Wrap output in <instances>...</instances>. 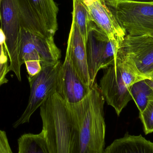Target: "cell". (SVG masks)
I'll use <instances>...</instances> for the list:
<instances>
[{
    "instance_id": "cell-11",
    "label": "cell",
    "mask_w": 153,
    "mask_h": 153,
    "mask_svg": "<svg viewBox=\"0 0 153 153\" xmlns=\"http://www.w3.org/2000/svg\"><path fill=\"white\" fill-rule=\"evenodd\" d=\"M91 88L81 80L71 61L65 56L59 72L56 93L68 104H75L88 95Z\"/></svg>"
},
{
    "instance_id": "cell-10",
    "label": "cell",
    "mask_w": 153,
    "mask_h": 153,
    "mask_svg": "<svg viewBox=\"0 0 153 153\" xmlns=\"http://www.w3.org/2000/svg\"><path fill=\"white\" fill-rule=\"evenodd\" d=\"M99 87L106 102L114 108L118 116L133 100L130 88L126 86L116 65L107 69L101 79Z\"/></svg>"
},
{
    "instance_id": "cell-15",
    "label": "cell",
    "mask_w": 153,
    "mask_h": 153,
    "mask_svg": "<svg viewBox=\"0 0 153 153\" xmlns=\"http://www.w3.org/2000/svg\"><path fill=\"white\" fill-rule=\"evenodd\" d=\"M118 68L127 87L130 88L136 83L144 80H151L150 76L141 73L132 59L118 50L115 64Z\"/></svg>"
},
{
    "instance_id": "cell-18",
    "label": "cell",
    "mask_w": 153,
    "mask_h": 153,
    "mask_svg": "<svg viewBox=\"0 0 153 153\" xmlns=\"http://www.w3.org/2000/svg\"><path fill=\"white\" fill-rule=\"evenodd\" d=\"M9 57L5 45V36L0 27V86L7 83L6 77L9 70Z\"/></svg>"
},
{
    "instance_id": "cell-1",
    "label": "cell",
    "mask_w": 153,
    "mask_h": 153,
    "mask_svg": "<svg viewBox=\"0 0 153 153\" xmlns=\"http://www.w3.org/2000/svg\"><path fill=\"white\" fill-rule=\"evenodd\" d=\"M105 100L96 82L88 95L78 103L68 104L78 125L74 153H104Z\"/></svg>"
},
{
    "instance_id": "cell-4",
    "label": "cell",
    "mask_w": 153,
    "mask_h": 153,
    "mask_svg": "<svg viewBox=\"0 0 153 153\" xmlns=\"http://www.w3.org/2000/svg\"><path fill=\"white\" fill-rule=\"evenodd\" d=\"M62 64L60 61L42 66L36 76L28 77L30 95L26 109L13 124L14 128L29 122L30 117L50 96L57 92L58 77Z\"/></svg>"
},
{
    "instance_id": "cell-20",
    "label": "cell",
    "mask_w": 153,
    "mask_h": 153,
    "mask_svg": "<svg viewBox=\"0 0 153 153\" xmlns=\"http://www.w3.org/2000/svg\"><path fill=\"white\" fill-rule=\"evenodd\" d=\"M0 153H13L5 131L0 130Z\"/></svg>"
},
{
    "instance_id": "cell-25",
    "label": "cell",
    "mask_w": 153,
    "mask_h": 153,
    "mask_svg": "<svg viewBox=\"0 0 153 153\" xmlns=\"http://www.w3.org/2000/svg\"><path fill=\"white\" fill-rule=\"evenodd\" d=\"M151 80H152V81L153 82V75H152V79H151Z\"/></svg>"
},
{
    "instance_id": "cell-8",
    "label": "cell",
    "mask_w": 153,
    "mask_h": 153,
    "mask_svg": "<svg viewBox=\"0 0 153 153\" xmlns=\"http://www.w3.org/2000/svg\"><path fill=\"white\" fill-rule=\"evenodd\" d=\"M0 27L5 36V45L9 55V70L21 81V65L19 57L20 22L14 0H2L0 8Z\"/></svg>"
},
{
    "instance_id": "cell-16",
    "label": "cell",
    "mask_w": 153,
    "mask_h": 153,
    "mask_svg": "<svg viewBox=\"0 0 153 153\" xmlns=\"http://www.w3.org/2000/svg\"><path fill=\"white\" fill-rule=\"evenodd\" d=\"M18 153H51L43 131L22 135L18 140Z\"/></svg>"
},
{
    "instance_id": "cell-21",
    "label": "cell",
    "mask_w": 153,
    "mask_h": 153,
    "mask_svg": "<svg viewBox=\"0 0 153 153\" xmlns=\"http://www.w3.org/2000/svg\"><path fill=\"white\" fill-rule=\"evenodd\" d=\"M116 1H124L134 2L153 3V0H116Z\"/></svg>"
},
{
    "instance_id": "cell-22",
    "label": "cell",
    "mask_w": 153,
    "mask_h": 153,
    "mask_svg": "<svg viewBox=\"0 0 153 153\" xmlns=\"http://www.w3.org/2000/svg\"><path fill=\"white\" fill-rule=\"evenodd\" d=\"M146 82H147V83L153 89V82L151 80H146Z\"/></svg>"
},
{
    "instance_id": "cell-6",
    "label": "cell",
    "mask_w": 153,
    "mask_h": 153,
    "mask_svg": "<svg viewBox=\"0 0 153 153\" xmlns=\"http://www.w3.org/2000/svg\"><path fill=\"white\" fill-rule=\"evenodd\" d=\"M120 42L109 39L95 24L85 43L89 75L92 85L98 72L115 64Z\"/></svg>"
},
{
    "instance_id": "cell-13",
    "label": "cell",
    "mask_w": 153,
    "mask_h": 153,
    "mask_svg": "<svg viewBox=\"0 0 153 153\" xmlns=\"http://www.w3.org/2000/svg\"><path fill=\"white\" fill-rule=\"evenodd\" d=\"M65 56L71 61L81 80L85 85L91 87L92 85L89 75L85 43L77 26L73 20Z\"/></svg>"
},
{
    "instance_id": "cell-23",
    "label": "cell",
    "mask_w": 153,
    "mask_h": 153,
    "mask_svg": "<svg viewBox=\"0 0 153 153\" xmlns=\"http://www.w3.org/2000/svg\"><path fill=\"white\" fill-rule=\"evenodd\" d=\"M104 1H105V2L108 5H110L112 2L114 1H116V0H103Z\"/></svg>"
},
{
    "instance_id": "cell-17",
    "label": "cell",
    "mask_w": 153,
    "mask_h": 153,
    "mask_svg": "<svg viewBox=\"0 0 153 153\" xmlns=\"http://www.w3.org/2000/svg\"><path fill=\"white\" fill-rule=\"evenodd\" d=\"M132 99L134 101L139 113L143 111L149 101L153 99V89L146 82L143 80L130 87Z\"/></svg>"
},
{
    "instance_id": "cell-7",
    "label": "cell",
    "mask_w": 153,
    "mask_h": 153,
    "mask_svg": "<svg viewBox=\"0 0 153 153\" xmlns=\"http://www.w3.org/2000/svg\"><path fill=\"white\" fill-rule=\"evenodd\" d=\"M19 57L21 65L28 62H39L42 66L60 61L61 51L54 37H43L21 28Z\"/></svg>"
},
{
    "instance_id": "cell-24",
    "label": "cell",
    "mask_w": 153,
    "mask_h": 153,
    "mask_svg": "<svg viewBox=\"0 0 153 153\" xmlns=\"http://www.w3.org/2000/svg\"><path fill=\"white\" fill-rule=\"evenodd\" d=\"M2 0H0V8H1V3ZM0 20H1V15H0Z\"/></svg>"
},
{
    "instance_id": "cell-3",
    "label": "cell",
    "mask_w": 153,
    "mask_h": 153,
    "mask_svg": "<svg viewBox=\"0 0 153 153\" xmlns=\"http://www.w3.org/2000/svg\"><path fill=\"white\" fill-rule=\"evenodd\" d=\"M22 28L45 38L58 30L59 8L54 0H14Z\"/></svg>"
},
{
    "instance_id": "cell-12",
    "label": "cell",
    "mask_w": 153,
    "mask_h": 153,
    "mask_svg": "<svg viewBox=\"0 0 153 153\" xmlns=\"http://www.w3.org/2000/svg\"><path fill=\"white\" fill-rule=\"evenodd\" d=\"M95 24L109 39L121 43L126 36L108 5L103 0H82Z\"/></svg>"
},
{
    "instance_id": "cell-26",
    "label": "cell",
    "mask_w": 153,
    "mask_h": 153,
    "mask_svg": "<svg viewBox=\"0 0 153 153\" xmlns=\"http://www.w3.org/2000/svg\"></svg>"
},
{
    "instance_id": "cell-14",
    "label": "cell",
    "mask_w": 153,
    "mask_h": 153,
    "mask_svg": "<svg viewBox=\"0 0 153 153\" xmlns=\"http://www.w3.org/2000/svg\"><path fill=\"white\" fill-rule=\"evenodd\" d=\"M104 153H153V143L142 135H131L127 132L108 146Z\"/></svg>"
},
{
    "instance_id": "cell-19",
    "label": "cell",
    "mask_w": 153,
    "mask_h": 153,
    "mask_svg": "<svg viewBox=\"0 0 153 153\" xmlns=\"http://www.w3.org/2000/svg\"><path fill=\"white\" fill-rule=\"evenodd\" d=\"M139 118L144 127L146 135L153 132V99L149 101L143 111L139 113Z\"/></svg>"
},
{
    "instance_id": "cell-9",
    "label": "cell",
    "mask_w": 153,
    "mask_h": 153,
    "mask_svg": "<svg viewBox=\"0 0 153 153\" xmlns=\"http://www.w3.org/2000/svg\"><path fill=\"white\" fill-rule=\"evenodd\" d=\"M119 50L134 62L139 71L152 78L153 74V36L126 35Z\"/></svg>"
},
{
    "instance_id": "cell-5",
    "label": "cell",
    "mask_w": 153,
    "mask_h": 153,
    "mask_svg": "<svg viewBox=\"0 0 153 153\" xmlns=\"http://www.w3.org/2000/svg\"><path fill=\"white\" fill-rule=\"evenodd\" d=\"M108 6L127 35L153 36V3L114 1Z\"/></svg>"
},
{
    "instance_id": "cell-2",
    "label": "cell",
    "mask_w": 153,
    "mask_h": 153,
    "mask_svg": "<svg viewBox=\"0 0 153 153\" xmlns=\"http://www.w3.org/2000/svg\"><path fill=\"white\" fill-rule=\"evenodd\" d=\"M45 134L51 153H74L78 125L68 103L57 93L40 107Z\"/></svg>"
}]
</instances>
